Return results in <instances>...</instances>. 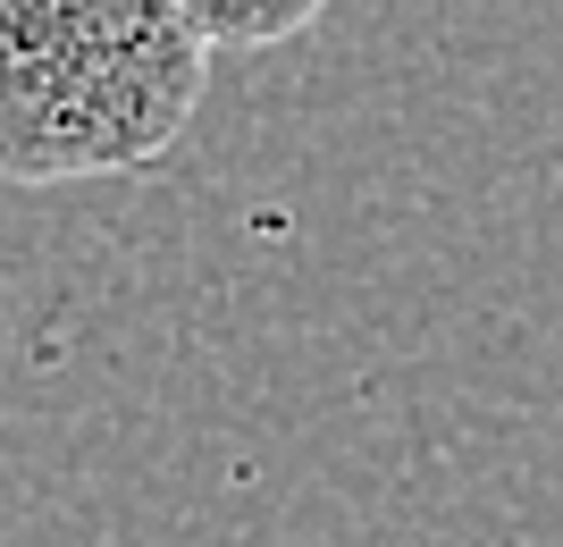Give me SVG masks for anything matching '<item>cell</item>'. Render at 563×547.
I'll return each mask as SVG.
<instances>
[{"label":"cell","instance_id":"1","mask_svg":"<svg viewBox=\"0 0 563 547\" xmlns=\"http://www.w3.org/2000/svg\"><path fill=\"white\" fill-rule=\"evenodd\" d=\"M211 68L194 0H0V177L152 168L202 110Z\"/></svg>","mask_w":563,"mask_h":547},{"label":"cell","instance_id":"2","mask_svg":"<svg viewBox=\"0 0 563 547\" xmlns=\"http://www.w3.org/2000/svg\"><path fill=\"white\" fill-rule=\"evenodd\" d=\"M194 18H202V34H211V51L228 43H286V34H311V0H295V9H202L194 0Z\"/></svg>","mask_w":563,"mask_h":547}]
</instances>
